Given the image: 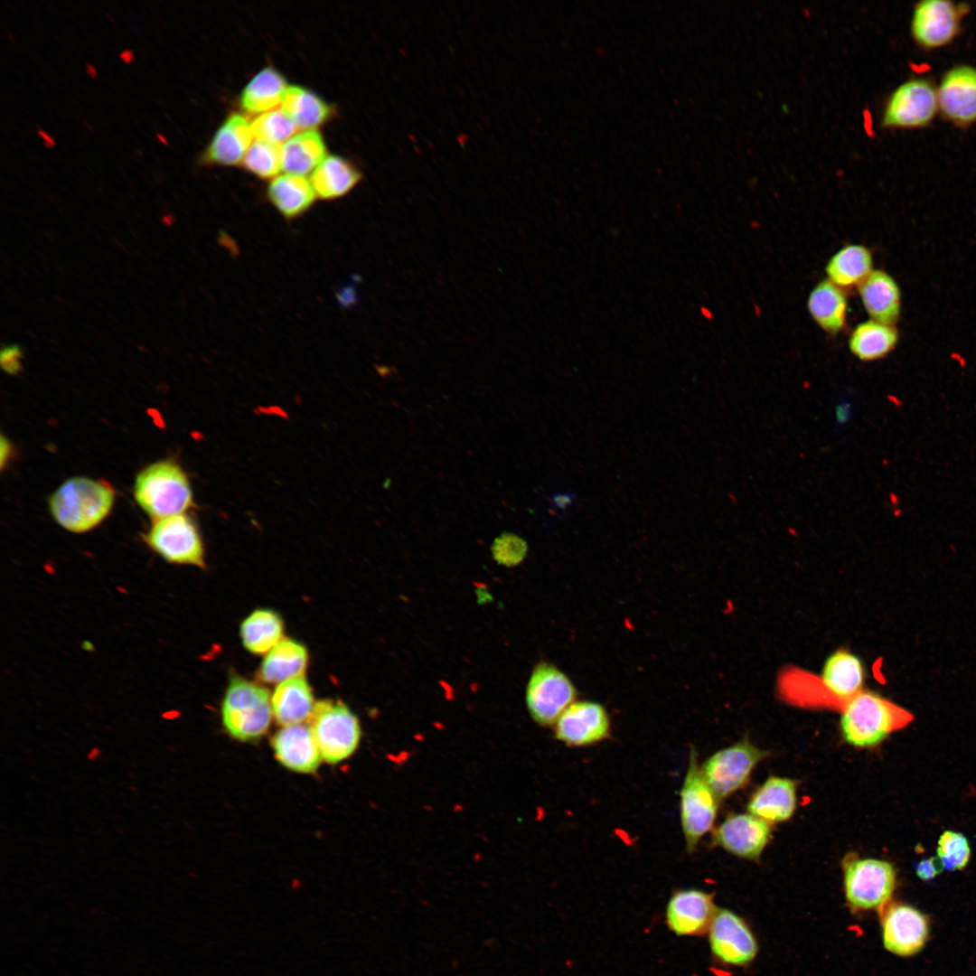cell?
Returning <instances> with one entry per match:
<instances>
[{
	"label": "cell",
	"mask_w": 976,
	"mask_h": 976,
	"mask_svg": "<svg viewBox=\"0 0 976 976\" xmlns=\"http://www.w3.org/2000/svg\"><path fill=\"white\" fill-rule=\"evenodd\" d=\"M840 712L842 738L857 748L876 746L913 720L908 710L868 690L852 697Z\"/></svg>",
	"instance_id": "1"
},
{
	"label": "cell",
	"mask_w": 976,
	"mask_h": 976,
	"mask_svg": "<svg viewBox=\"0 0 976 976\" xmlns=\"http://www.w3.org/2000/svg\"><path fill=\"white\" fill-rule=\"evenodd\" d=\"M115 500L113 488L100 480L70 478L51 496L49 507L54 520L74 533L89 531L110 512Z\"/></svg>",
	"instance_id": "2"
},
{
	"label": "cell",
	"mask_w": 976,
	"mask_h": 976,
	"mask_svg": "<svg viewBox=\"0 0 976 976\" xmlns=\"http://www.w3.org/2000/svg\"><path fill=\"white\" fill-rule=\"evenodd\" d=\"M134 496L153 521L184 513L192 505L186 474L169 460L151 464L137 474Z\"/></svg>",
	"instance_id": "3"
},
{
	"label": "cell",
	"mask_w": 976,
	"mask_h": 976,
	"mask_svg": "<svg viewBox=\"0 0 976 976\" xmlns=\"http://www.w3.org/2000/svg\"><path fill=\"white\" fill-rule=\"evenodd\" d=\"M845 898L854 911L883 909L896 885V872L886 860L848 853L841 862Z\"/></svg>",
	"instance_id": "4"
},
{
	"label": "cell",
	"mask_w": 976,
	"mask_h": 976,
	"mask_svg": "<svg viewBox=\"0 0 976 976\" xmlns=\"http://www.w3.org/2000/svg\"><path fill=\"white\" fill-rule=\"evenodd\" d=\"M268 690L240 677L231 679L221 706L226 731L240 741L258 738L266 733L272 718Z\"/></svg>",
	"instance_id": "5"
},
{
	"label": "cell",
	"mask_w": 976,
	"mask_h": 976,
	"mask_svg": "<svg viewBox=\"0 0 976 976\" xmlns=\"http://www.w3.org/2000/svg\"><path fill=\"white\" fill-rule=\"evenodd\" d=\"M694 747L680 791V819L686 850L695 851L700 839L713 831L720 800L705 780Z\"/></svg>",
	"instance_id": "6"
},
{
	"label": "cell",
	"mask_w": 976,
	"mask_h": 976,
	"mask_svg": "<svg viewBox=\"0 0 976 976\" xmlns=\"http://www.w3.org/2000/svg\"><path fill=\"white\" fill-rule=\"evenodd\" d=\"M309 722L322 759L327 763L337 764L357 749L361 739L360 722L342 701L315 702Z\"/></svg>",
	"instance_id": "7"
},
{
	"label": "cell",
	"mask_w": 976,
	"mask_h": 976,
	"mask_svg": "<svg viewBox=\"0 0 976 976\" xmlns=\"http://www.w3.org/2000/svg\"><path fill=\"white\" fill-rule=\"evenodd\" d=\"M768 755L769 751L757 747L746 737L712 754L700 769L721 801L743 788L757 764Z\"/></svg>",
	"instance_id": "8"
},
{
	"label": "cell",
	"mask_w": 976,
	"mask_h": 976,
	"mask_svg": "<svg viewBox=\"0 0 976 976\" xmlns=\"http://www.w3.org/2000/svg\"><path fill=\"white\" fill-rule=\"evenodd\" d=\"M144 541L168 563L204 567V549L199 530L185 513L154 521L144 535Z\"/></svg>",
	"instance_id": "9"
},
{
	"label": "cell",
	"mask_w": 976,
	"mask_h": 976,
	"mask_svg": "<svg viewBox=\"0 0 976 976\" xmlns=\"http://www.w3.org/2000/svg\"><path fill=\"white\" fill-rule=\"evenodd\" d=\"M576 697L574 684L555 665L541 662L534 667L527 685L526 703L537 724L554 726Z\"/></svg>",
	"instance_id": "10"
},
{
	"label": "cell",
	"mask_w": 976,
	"mask_h": 976,
	"mask_svg": "<svg viewBox=\"0 0 976 976\" xmlns=\"http://www.w3.org/2000/svg\"><path fill=\"white\" fill-rule=\"evenodd\" d=\"M938 110L936 88L924 78L909 79L888 96L881 117L885 128H917L927 126Z\"/></svg>",
	"instance_id": "11"
},
{
	"label": "cell",
	"mask_w": 976,
	"mask_h": 976,
	"mask_svg": "<svg viewBox=\"0 0 976 976\" xmlns=\"http://www.w3.org/2000/svg\"><path fill=\"white\" fill-rule=\"evenodd\" d=\"M968 6L949 0H923L915 4L910 23L914 40L922 47L934 49L951 42L958 34Z\"/></svg>",
	"instance_id": "12"
},
{
	"label": "cell",
	"mask_w": 976,
	"mask_h": 976,
	"mask_svg": "<svg viewBox=\"0 0 976 976\" xmlns=\"http://www.w3.org/2000/svg\"><path fill=\"white\" fill-rule=\"evenodd\" d=\"M713 955L721 962L744 966L756 956V939L746 922L734 912L718 909L708 931Z\"/></svg>",
	"instance_id": "13"
},
{
	"label": "cell",
	"mask_w": 976,
	"mask_h": 976,
	"mask_svg": "<svg viewBox=\"0 0 976 976\" xmlns=\"http://www.w3.org/2000/svg\"><path fill=\"white\" fill-rule=\"evenodd\" d=\"M771 824L747 813H730L712 831L711 844L738 858L757 860L771 839Z\"/></svg>",
	"instance_id": "14"
},
{
	"label": "cell",
	"mask_w": 976,
	"mask_h": 976,
	"mask_svg": "<svg viewBox=\"0 0 976 976\" xmlns=\"http://www.w3.org/2000/svg\"><path fill=\"white\" fill-rule=\"evenodd\" d=\"M881 928L884 947L903 957L920 952L929 936L927 917L906 904L886 906L882 912Z\"/></svg>",
	"instance_id": "15"
},
{
	"label": "cell",
	"mask_w": 976,
	"mask_h": 976,
	"mask_svg": "<svg viewBox=\"0 0 976 976\" xmlns=\"http://www.w3.org/2000/svg\"><path fill=\"white\" fill-rule=\"evenodd\" d=\"M554 726L555 737L572 747L597 744L611 732V719L605 708L591 700L574 701Z\"/></svg>",
	"instance_id": "16"
},
{
	"label": "cell",
	"mask_w": 976,
	"mask_h": 976,
	"mask_svg": "<svg viewBox=\"0 0 976 976\" xmlns=\"http://www.w3.org/2000/svg\"><path fill=\"white\" fill-rule=\"evenodd\" d=\"M936 91L938 109L947 120L959 127L976 121V67H952L943 75Z\"/></svg>",
	"instance_id": "17"
},
{
	"label": "cell",
	"mask_w": 976,
	"mask_h": 976,
	"mask_svg": "<svg viewBox=\"0 0 976 976\" xmlns=\"http://www.w3.org/2000/svg\"><path fill=\"white\" fill-rule=\"evenodd\" d=\"M718 911L713 895L697 888L675 890L669 898L665 920L678 936H698L708 933Z\"/></svg>",
	"instance_id": "18"
},
{
	"label": "cell",
	"mask_w": 976,
	"mask_h": 976,
	"mask_svg": "<svg viewBox=\"0 0 976 976\" xmlns=\"http://www.w3.org/2000/svg\"><path fill=\"white\" fill-rule=\"evenodd\" d=\"M864 680L865 670L859 656L846 649L831 653L824 662L819 680L827 709L840 710L847 701L864 690Z\"/></svg>",
	"instance_id": "19"
},
{
	"label": "cell",
	"mask_w": 976,
	"mask_h": 976,
	"mask_svg": "<svg viewBox=\"0 0 976 976\" xmlns=\"http://www.w3.org/2000/svg\"><path fill=\"white\" fill-rule=\"evenodd\" d=\"M272 746L277 759L297 773H314L322 759L310 727L305 725L282 727L273 737Z\"/></svg>",
	"instance_id": "20"
},
{
	"label": "cell",
	"mask_w": 976,
	"mask_h": 976,
	"mask_svg": "<svg viewBox=\"0 0 976 976\" xmlns=\"http://www.w3.org/2000/svg\"><path fill=\"white\" fill-rule=\"evenodd\" d=\"M251 124L239 114L230 115L218 128L199 158L201 164H237L242 160L253 137Z\"/></svg>",
	"instance_id": "21"
},
{
	"label": "cell",
	"mask_w": 976,
	"mask_h": 976,
	"mask_svg": "<svg viewBox=\"0 0 976 976\" xmlns=\"http://www.w3.org/2000/svg\"><path fill=\"white\" fill-rule=\"evenodd\" d=\"M796 792L794 780L769 776L751 795L747 812L771 825L785 821L795 811Z\"/></svg>",
	"instance_id": "22"
},
{
	"label": "cell",
	"mask_w": 976,
	"mask_h": 976,
	"mask_svg": "<svg viewBox=\"0 0 976 976\" xmlns=\"http://www.w3.org/2000/svg\"><path fill=\"white\" fill-rule=\"evenodd\" d=\"M858 291L871 320L896 326L901 314L902 298L899 286L891 275L874 269Z\"/></svg>",
	"instance_id": "23"
},
{
	"label": "cell",
	"mask_w": 976,
	"mask_h": 976,
	"mask_svg": "<svg viewBox=\"0 0 976 976\" xmlns=\"http://www.w3.org/2000/svg\"><path fill=\"white\" fill-rule=\"evenodd\" d=\"M807 308L815 324L831 335L840 333L846 324L848 300L845 290L828 279L812 288Z\"/></svg>",
	"instance_id": "24"
},
{
	"label": "cell",
	"mask_w": 976,
	"mask_h": 976,
	"mask_svg": "<svg viewBox=\"0 0 976 976\" xmlns=\"http://www.w3.org/2000/svg\"><path fill=\"white\" fill-rule=\"evenodd\" d=\"M314 704L310 686L303 675L279 683L271 697L273 715L283 727L309 720Z\"/></svg>",
	"instance_id": "25"
},
{
	"label": "cell",
	"mask_w": 976,
	"mask_h": 976,
	"mask_svg": "<svg viewBox=\"0 0 976 976\" xmlns=\"http://www.w3.org/2000/svg\"><path fill=\"white\" fill-rule=\"evenodd\" d=\"M873 270L872 253L860 244L845 245L825 267L827 279L843 290L859 287Z\"/></svg>",
	"instance_id": "26"
},
{
	"label": "cell",
	"mask_w": 976,
	"mask_h": 976,
	"mask_svg": "<svg viewBox=\"0 0 976 976\" xmlns=\"http://www.w3.org/2000/svg\"><path fill=\"white\" fill-rule=\"evenodd\" d=\"M899 334L895 325L874 320L859 323L849 338L851 353L862 361L880 360L896 346Z\"/></svg>",
	"instance_id": "27"
},
{
	"label": "cell",
	"mask_w": 976,
	"mask_h": 976,
	"mask_svg": "<svg viewBox=\"0 0 976 976\" xmlns=\"http://www.w3.org/2000/svg\"><path fill=\"white\" fill-rule=\"evenodd\" d=\"M361 179V172L350 161L331 155L313 171L310 183L317 196L328 200L346 194Z\"/></svg>",
	"instance_id": "28"
},
{
	"label": "cell",
	"mask_w": 976,
	"mask_h": 976,
	"mask_svg": "<svg viewBox=\"0 0 976 976\" xmlns=\"http://www.w3.org/2000/svg\"><path fill=\"white\" fill-rule=\"evenodd\" d=\"M306 649L292 639L281 640L264 658L259 678L267 683H277L301 676L307 665Z\"/></svg>",
	"instance_id": "29"
},
{
	"label": "cell",
	"mask_w": 976,
	"mask_h": 976,
	"mask_svg": "<svg viewBox=\"0 0 976 976\" xmlns=\"http://www.w3.org/2000/svg\"><path fill=\"white\" fill-rule=\"evenodd\" d=\"M282 152V169L301 175L314 171L324 159L325 144L319 132L309 129L286 140Z\"/></svg>",
	"instance_id": "30"
},
{
	"label": "cell",
	"mask_w": 976,
	"mask_h": 976,
	"mask_svg": "<svg viewBox=\"0 0 976 976\" xmlns=\"http://www.w3.org/2000/svg\"><path fill=\"white\" fill-rule=\"evenodd\" d=\"M267 196L283 216L295 218L311 207L315 192L304 176L286 174L270 182Z\"/></svg>",
	"instance_id": "31"
},
{
	"label": "cell",
	"mask_w": 976,
	"mask_h": 976,
	"mask_svg": "<svg viewBox=\"0 0 976 976\" xmlns=\"http://www.w3.org/2000/svg\"><path fill=\"white\" fill-rule=\"evenodd\" d=\"M282 109L291 117L297 127L310 128L324 123L332 115V107L311 90L289 86L282 100Z\"/></svg>",
	"instance_id": "32"
},
{
	"label": "cell",
	"mask_w": 976,
	"mask_h": 976,
	"mask_svg": "<svg viewBox=\"0 0 976 976\" xmlns=\"http://www.w3.org/2000/svg\"><path fill=\"white\" fill-rule=\"evenodd\" d=\"M286 89L284 76L273 67H266L246 85L239 104L249 113L266 111L281 102Z\"/></svg>",
	"instance_id": "33"
},
{
	"label": "cell",
	"mask_w": 976,
	"mask_h": 976,
	"mask_svg": "<svg viewBox=\"0 0 976 976\" xmlns=\"http://www.w3.org/2000/svg\"><path fill=\"white\" fill-rule=\"evenodd\" d=\"M282 633L280 616L269 609L254 611L240 625L243 645L255 654L271 651L281 641Z\"/></svg>",
	"instance_id": "34"
},
{
	"label": "cell",
	"mask_w": 976,
	"mask_h": 976,
	"mask_svg": "<svg viewBox=\"0 0 976 976\" xmlns=\"http://www.w3.org/2000/svg\"><path fill=\"white\" fill-rule=\"evenodd\" d=\"M243 166L260 178L276 175L282 169L281 146L257 139L249 147Z\"/></svg>",
	"instance_id": "35"
},
{
	"label": "cell",
	"mask_w": 976,
	"mask_h": 976,
	"mask_svg": "<svg viewBox=\"0 0 976 976\" xmlns=\"http://www.w3.org/2000/svg\"><path fill=\"white\" fill-rule=\"evenodd\" d=\"M251 129L258 140L280 145L296 132L297 127L281 108L273 109L257 117L251 122Z\"/></svg>",
	"instance_id": "36"
},
{
	"label": "cell",
	"mask_w": 976,
	"mask_h": 976,
	"mask_svg": "<svg viewBox=\"0 0 976 976\" xmlns=\"http://www.w3.org/2000/svg\"><path fill=\"white\" fill-rule=\"evenodd\" d=\"M937 859L943 869H963L971 858L967 838L958 831H944L939 837L936 848Z\"/></svg>",
	"instance_id": "37"
},
{
	"label": "cell",
	"mask_w": 976,
	"mask_h": 976,
	"mask_svg": "<svg viewBox=\"0 0 976 976\" xmlns=\"http://www.w3.org/2000/svg\"><path fill=\"white\" fill-rule=\"evenodd\" d=\"M528 551L527 542L520 536L503 532L493 542L492 554L493 558L506 567H513L520 564Z\"/></svg>",
	"instance_id": "38"
},
{
	"label": "cell",
	"mask_w": 976,
	"mask_h": 976,
	"mask_svg": "<svg viewBox=\"0 0 976 976\" xmlns=\"http://www.w3.org/2000/svg\"><path fill=\"white\" fill-rule=\"evenodd\" d=\"M23 352L18 345L5 346L1 352V366L9 374H16L22 368Z\"/></svg>",
	"instance_id": "39"
},
{
	"label": "cell",
	"mask_w": 976,
	"mask_h": 976,
	"mask_svg": "<svg viewBox=\"0 0 976 976\" xmlns=\"http://www.w3.org/2000/svg\"><path fill=\"white\" fill-rule=\"evenodd\" d=\"M943 868L938 859L928 858L920 860L915 866V872L919 878L929 881L940 874Z\"/></svg>",
	"instance_id": "40"
},
{
	"label": "cell",
	"mask_w": 976,
	"mask_h": 976,
	"mask_svg": "<svg viewBox=\"0 0 976 976\" xmlns=\"http://www.w3.org/2000/svg\"><path fill=\"white\" fill-rule=\"evenodd\" d=\"M577 494L573 492L558 493L551 496L550 502L558 509L566 510L575 500Z\"/></svg>",
	"instance_id": "41"
},
{
	"label": "cell",
	"mask_w": 976,
	"mask_h": 976,
	"mask_svg": "<svg viewBox=\"0 0 976 976\" xmlns=\"http://www.w3.org/2000/svg\"><path fill=\"white\" fill-rule=\"evenodd\" d=\"M10 450H11V447H10L8 440L5 439V437L2 436V439H1V466L2 467L6 463V460L8 458L9 455H10Z\"/></svg>",
	"instance_id": "42"
}]
</instances>
